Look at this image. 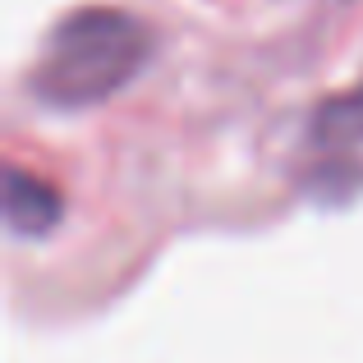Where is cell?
I'll list each match as a JSON object with an SVG mask.
<instances>
[{
  "mask_svg": "<svg viewBox=\"0 0 363 363\" xmlns=\"http://www.w3.org/2000/svg\"><path fill=\"white\" fill-rule=\"evenodd\" d=\"M147 51L152 33L143 18L111 5L74 9L46 37V51L33 69V92L60 111L97 106L147 65Z\"/></svg>",
  "mask_w": 363,
  "mask_h": 363,
  "instance_id": "1",
  "label": "cell"
},
{
  "mask_svg": "<svg viewBox=\"0 0 363 363\" xmlns=\"http://www.w3.org/2000/svg\"><path fill=\"white\" fill-rule=\"evenodd\" d=\"M5 212H9V225L14 235H46L55 221H60L65 203L46 179H33L23 170L9 175V198H5Z\"/></svg>",
  "mask_w": 363,
  "mask_h": 363,
  "instance_id": "2",
  "label": "cell"
}]
</instances>
